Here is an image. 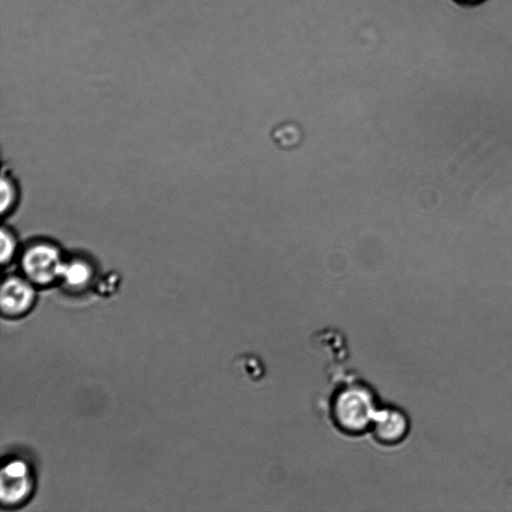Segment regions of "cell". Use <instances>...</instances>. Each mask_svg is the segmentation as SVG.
Segmentation results:
<instances>
[{"label":"cell","instance_id":"cell-1","mask_svg":"<svg viewBox=\"0 0 512 512\" xmlns=\"http://www.w3.org/2000/svg\"><path fill=\"white\" fill-rule=\"evenodd\" d=\"M331 413L340 430L361 433L372 426L377 413L373 393L362 384L347 385L335 393Z\"/></svg>","mask_w":512,"mask_h":512},{"label":"cell","instance_id":"cell-2","mask_svg":"<svg viewBox=\"0 0 512 512\" xmlns=\"http://www.w3.org/2000/svg\"><path fill=\"white\" fill-rule=\"evenodd\" d=\"M64 262L55 246L37 244L26 250L22 268L31 282L46 285L61 278Z\"/></svg>","mask_w":512,"mask_h":512},{"label":"cell","instance_id":"cell-3","mask_svg":"<svg viewBox=\"0 0 512 512\" xmlns=\"http://www.w3.org/2000/svg\"><path fill=\"white\" fill-rule=\"evenodd\" d=\"M32 474L29 465L20 459L9 461L2 467L0 496L3 505H17L32 491Z\"/></svg>","mask_w":512,"mask_h":512},{"label":"cell","instance_id":"cell-4","mask_svg":"<svg viewBox=\"0 0 512 512\" xmlns=\"http://www.w3.org/2000/svg\"><path fill=\"white\" fill-rule=\"evenodd\" d=\"M34 299L35 291L29 282L18 277H9L2 283L0 304L3 314L22 315L32 307Z\"/></svg>","mask_w":512,"mask_h":512},{"label":"cell","instance_id":"cell-5","mask_svg":"<svg viewBox=\"0 0 512 512\" xmlns=\"http://www.w3.org/2000/svg\"><path fill=\"white\" fill-rule=\"evenodd\" d=\"M372 428L377 441L385 445H393L407 436L409 420L406 414L397 408H384L377 411Z\"/></svg>","mask_w":512,"mask_h":512},{"label":"cell","instance_id":"cell-6","mask_svg":"<svg viewBox=\"0 0 512 512\" xmlns=\"http://www.w3.org/2000/svg\"><path fill=\"white\" fill-rule=\"evenodd\" d=\"M91 276L89 266L82 261L64 262L61 279L72 287H81L85 285Z\"/></svg>","mask_w":512,"mask_h":512},{"label":"cell","instance_id":"cell-7","mask_svg":"<svg viewBox=\"0 0 512 512\" xmlns=\"http://www.w3.org/2000/svg\"><path fill=\"white\" fill-rule=\"evenodd\" d=\"M0 245L1 263L7 264L14 257L17 245L13 234L4 228L1 230Z\"/></svg>","mask_w":512,"mask_h":512},{"label":"cell","instance_id":"cell-8","mask_svg":"<svg viewBox=\"0 0 512 512\" xmlns=\"http://www.w3.org/2000/svg\"><path fill=\"white\" fill-rule=\"evenodd\" d=\"M15 186L13 182L7 177L3 176L1 180V212L4 214L9 211L15 202Z\"/></svg>","mask_w":512,"mask_h":512},{"label":"cell","instance_id":"cell-9","mask_svg":"<svg viewBox=\"0 0 512 512\" xmlns=\"http://www.w3.org/2000/svg\"><path fill=\"white\" fill-rule=\"evenodd\" d=\"M275 137L282 145H293L299 139V132L294 126H285L275 132Z\"/></svg>","mask_w":512,"mask_h":512},{"label":"cell","instance_id":"cell-10","mask_svg":"<svg viewBox=\"0 0 512 512\" xmlns=\"http://www.w3.org/2000/svg\"><path fill=\"white\" fill-rule=\"evenodd\" d=\"M451 3L455 4L456 6L463 7V8H473L480 6L481 4L485 3L488 0H448Z\"/></svg>","mask_w":512,"mask_h":512}]
</instances>
